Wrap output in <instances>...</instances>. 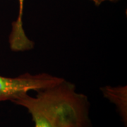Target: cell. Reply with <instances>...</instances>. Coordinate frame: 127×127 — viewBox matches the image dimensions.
Here are the masks:
<instances>
[{
    "label": "cell",
    "mask_w": 127,
    "mask_h": 127,
    "mask_svg": "<svg viewBox=\"0 0 127 127\" xmlns=\"http://www.w3.org/2000/svg\"><path fill=\"white\" fill-rule=\"evenodd\" d=\"M32 103L54 127H91L90 102L86 95L78 93L76 86L64 79L49 88L37 91Z\"/></svg>",
    "instance_id": "cell-1"
},
{
    "label": "cell",
    "mask_w": 127,
    "mask_h": 127,
    "mask_svg": "<svg viewBox=\"0 0 127 127\" xmlns=\"http://www.w3.org/2000/svg\"><path fill=\"white\" fill-rule=\"evenodd\" d=\"M63 78L47 73L32 75L26 73L16 78L0 76V102L13 101L30 91H38L49 88L63 81Z\"/></svg>",
    "instance_id": "cell-2"
},
{
    "label": "cell",
    "mask_w": 127,
    "mask_h": 127,
    "mask_svg": "<svg viewBox=\"0 0 127 127\" xmlns=\"http://www.w3.org/2000/svg\"><path fill=\"white\" fill-rule=\"evenodd\" d=\"M19 13L17 19L13 22L11 31L9 35L10 48L14 52H23L31 50L34 47V42L26 36L23 28V12L24 0H18Z\"/></svg>",
    "instance_id": "cell-3"
},
{
    "label": "cell",
    "mask_w": 127,
    "mask_h": 127,
    "mask_svg": "<svg viewBox=\"0 0 127 127\" xmlns=\"http://www.w3.org/2000/svg\"><path fill=\"white\" fill-rule=\"evenodd\" d=\"M102 91L104 97L116 105L119 114L125 124V127H127V87L111 88L107 86L102 88Z\"/></svg>",
    "instance_id": "cell-4"
},
{
    "label": "cell",
    "mask_w": 127,
    "mask_h": 127,
    "mask_svg": "<svg viewBox=\"0 0 127 127\" xmlns=\"http://www.w3.org/2000/svg\"><path fill=\"white\" fill-rule=\"evenodd\" d=\"M31 95L28 93L20 95L16 99L12 101L14 104L22 106L27 109L31 115L32 121L34 122V127H54L45 116L41 112L40 109L32 103L30 97Z\"/></svg>",
    "instance_id": "cell-5"
},
{
    "label": "cell",
    "mask_w": 127,
    "mask_h": 127,
    "mask_svg": "<svg viewBox=\"0 0 127 127\" xmlns=\"http://www.w3.org/2000/svg\"><path fill=\"white\" fill-rule=\"evenodd\" d=\"M92 1L94 4H95V6H100L102 3H103L104 1H111V2H117L119 0H91Z\"/></svg>",
    "instance_id": "cell-6"
}]
</instances>
